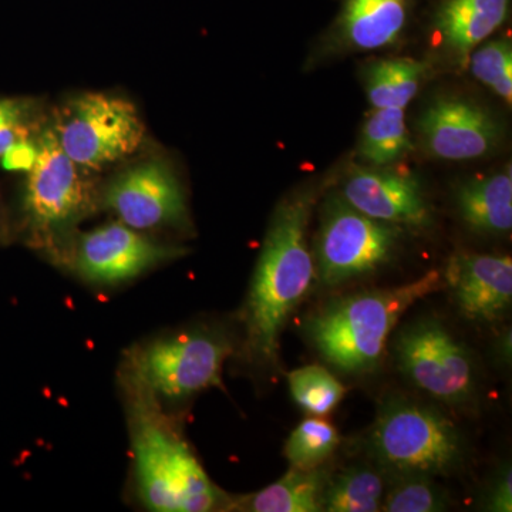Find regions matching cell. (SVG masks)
Segmentation results:
<instances>
[{"label":"cell","mask_w":512,"mask_h":512,"mask_svg":"<svg viewBox=\"0 0 512 512\" xmlns=\"http://www.w3.org/2000/svg\"><path fill=\"white\" fill-rule=\"evenodd\" d=\"M134 474L141 501L160 512L224 510L231 501L205 473L174 421L127 362L123 376Z\"/></svg>","instance_id":"2"},{"label":"cell","mask_w":512,"mask_h":512,"mask_svg":"<svg viewBox=\"0 0 512 512\" xmlns=\"http://www.w3.org/2000/svg\"><path fill=\"white\" fill-rule=\"evenodd\" d=\"M56 134L74 163L99 170L133 154L143 143L146 127L131 101L84 93L73 100Z\"/></svg>","instance_id":"7"},{"label":"cell","mask_w":512,"mask_h":512,"mask_svg":"<svg viewBox=\"0 0 512 512\" xmlns=\"http://www.w3.org/2000/svg\"><path fill=\"white\" fill-rule=\"evenodd\" d=\"M429 72L414 59H387L370 64L365 73L367 99L373 109H406Z\"/></svg>","instance_id":"19"},{"label":"cell","mask_w":512,"mask_h":512,"mask_svg":"<svg viewBox=\"0 0 512 512\" xmlns=\"http://www.w3.org/2000/svg\"><path fill=\"white\" fill-rule=\"evenodd\" d=\"M23 119L25 104L13 99L0 100V156L23 137Z\"/></svg>","instance_id":"26"},{"label":"cell","mask_w":512,"mask_h":512,"mask_svg":"<svg viewBox=\"0 0 512 512\" xmlns=\"http://www.w3.org/2000/svg\"><path fill=\"white\" fill-rule=\"evenodd\" d=\"M491 511L510 512L512 511V477L511 470L508 468L498 478L495 487L490 494V503H488Z\"/></svg>","instance_id":"28"},{"label":"cell","mask_w":512,"mask_h":512,"mask_svg":"<svg viewBox=\"0 0 512 512\" xmlns=\"http://www.w3.org/2000/svg\"><path fill=\"white\" fill-rule=\"evenodd\" d=\"M340 195L367 217L396 227L427 228L433 221L423 188L412 175L355 168Z\"/></svg>","instance_id":"13"},{"label":"cell","mask_w":512,"mask_h":512,"mask_svg":"<svg viewBox=\"0 0 512 512\" xmlns=\"http://www.w3.org/2000/svg\"><path fill=\"white\" fill-rule=\"evenodd\" d=\"M0 158V163L6 171L29 173L36 163L37 144L30 143L25 137L19 138Z\"/></svg>","instance_id":"27"},{"label":"cell","mask_w":512,"mask_h":512,"mask_svg":"<svg viewBox=\"0 0 512 512\" xmlns=\"http://www.w3.org/2000/svg\"><path fill=\"white\" fill-rule=\"evenodd\" d=\"M471 74L490 87L511 106L512 103V46L510 40H494L480 45L468 57Z\"/></svg>","instance_id":"24"},{"label":"cell","mask_w":512,"mask_h":512,"mask_svg":"<svg viewBox=\"0 0 512 512\" xmlns=\"http://www.w3.org/2000/svg\"><path fill=\"white\" fill-rule=\"evenodd\" d=\"M369 446L383 467L399 474L441 476L463 460L456 426L439 410L416 400L384 403L370 430Z\"/></svg>","instance_id":"4"},{"label":"cell","mask_w":512,"mask_h":512,"mask_svg":"<svg viewBox=\"0 0 512 512\" xmlns=\"http://www.w3.org/2000/svg\"><path fill=\"white\" fill-rule=\"evenodd\" d=\"M396 359L407 379L441 402L464 403L476 389L466 346L436 319H420L396 339Z\"/></svg>","instance_id":"8"},{"label":"cell","mask_w":512,"mask_h":512,"mask_svg":"<svg viewBox=\"0 0 512 512\" xmlns=\"http://www.w3.org/2000/svg\"><path fill=\"white\" fill-rule=\"evenodd\" d=\"M386 481L375 468H346L329 477L322 495V511L376 512L382 510Z\"/></svg>","instance_id":"20"},{"label":"cell","mask_w":512,"mask_h":512,"mask_svg":"<svg viewBox=\"0 0 512 512\" xmlns=\"http://www.w3.org/2000/svg\"><path fill=\"white\" fill-rule=\"evenodd\" d=\"M339 443V431L332 423L311 417L292 431L285 444V456L291 467L312 470L323 466Z\"/></svg>","instance_id":"23"},{"label":"cell","mask_w":512,"mask_h":512,"mask_svg":"<svg viewBox=\"0 0 512 512\" xmlns=\"http://www.w3.org/2000/svg\"><path fill=\"white\" fill-rule=\"evenodd\" d=\"M315 190L293 192L279 204L256 264L244 309V349L256 365L278 363L282 330L311 291L315 265L308 245Z\"/></svg>","instance_id":"1"},{"label":"cell","mask_w":512,"mask_h":512,"mask_svg":"<svg viewBox=\"0 0 512 512\" xmlns=\"http://www.w3.org/2000/svg\"><path fill=\"white\" fill-rule=\"evenodd\" d=\"M232 345L208 330H187L153 340L127 360L161 400L187 399L221 386L222 369Z\"/></svg>","instance_id":"5"},{"label":"cell","mask_w":512,"mask_h":512,"mask_svg":"<svg viewBox=\"0 0 512 512\" xmlns=\"http://www.w3.org/2000/svg\"><path fill=\"white\" fill-rule=\"evenodd\" d=\"M410 0H345L335 37L348 52L393 46L409 20Z\"/></svg>","instance_id":"16"},{"label":"cell","mask_w":512,"mask_h":512,"mask_svg":"<svg viewBox=\"0 0 512 512\" xmlns=\"http://www.w3.org/2000/svg\"><path fill=\"white\" fill-rule=\"evenodd\" d=\"M293 400L312 416H328L345 397L346 389L329 370L318 365L299 367L288 375Z\"/></svg>","instance_id":"22"},{"label":"cell","mask_w":512,"mask_h":512,"mask_svg":"<svg viewBox=\"0 0 512 512\" xmlns=\"http://www.w3.org/2000/svg\"><path fill=\"white\" fill-rule=\"evenodd\" d=\"M446 507V497L424 474H399L382 503V510L387 512H437Z\"/></svg>","instance_id":"25"},{"label":"cell","mask_w":512,"mask_h":512,"mask_svg":"<svg viewBox=\"0 0 512 512\" xmlns=\"http://www.w3.org/2000/svg\"><path fill=\"white\" fill-rule=\"evenodd\" d=\"M421 144L430 156L447 161L487 156L500 141V126L473 101L440 97L421 113Z\"/></svg>","instance_id":"12"},{"label":"cell","mask_w":512,"mask_h":512,"mask_svg":"<svg viewBox=\"0 0 512 512\" xmlns=\"http://www.w3.org/2000/svg\"><path fill=\"white\" fill-rule=\"evenodd\" d=\"M328 478L323 466L312 470L291 467L281 480L258 493L238 498L229 508L251 512L322 511V495Z\"/></svg>","instance_id":"18"},{"label":"cell","mask_w":512,"mask_h":512,"mask_svg":"<svg viewBox=\"0 0 512 512\" xmlns=\"http://www.w3.org/2000/svg\"><path fill=\"white\" fill-rule=\"evenodd\" d=\"M402 231L357 211L342 195H332L318 234L320 282L336 286L376 271L393 258Z\"/></svg>","instance_id":"6"},{"label":"cell","mask_w":512,"mask_h":512,"mask_svg":"<svg viewBox=\"0 0 512 512\" xmlns=\"http://www.w3.org/2000/svg\"><path fill=\"white\" fill-rule=\"evenodd\" d=\"M510 0H443L434 16V40L444 55L467 67L468 57L504 25Z\"/></svg>","instance_id":"15"},{"label":"cell","mask_w":512,"mask_h":512,"mask_svg":"<svg viewBox=\"0 0 512 512\" xmlns=\"http://www.w3.org/2000/svg\"><path fill=\"white\" fill-rule=\"evenodd\" d=\"M457 207L468 228L483 235H505L512 228L511 167L471 180L457 191Z\"/></svg>","instance_id":"17"},{"label":"cell","mask_w":512,"mask_h":512,"mask_svg":"<svg viewBox=\"0 0 512 512\" xmlns=\"http://www.w3.org/2000/svg\"><path fill=\"white\" fill-rule=\"evenodd\" d=\"M184 254L183 248L157 244L123 222H113L80 238L74 266L89 281L117 284Z\"/></svg>","instance_id":"11"},{"label":"cell","mask_w":512,"mask_h":512,"mask_svg":"<svg viewBox=\"0 0 512 512\" xmlns=\"http://www.w3.org/2000/svg\"><path fill=\"white\" fill-rule=\"evenodd\" d=\"M403 109H375L360 134L359 153L366 161L383 167L396 163L412 150Z\"/></svg>","instance_id":"21"},{"label":"cell","mask_w":512,"mask_h":512,"mask_svg":"<svg viewBox=\"0 0 512 512\" xmlns=\"http://www.w3.org/2000/svg\"><path fill=\"white\" fill-rule=\"evenodd\" d=\"M90 195L79 165L64 153L55 130L37 143V158L26 184L25 211L32 228L52 237L72 227L89 211Z\"/></svg>","instance_id":"9"},{"label":"cell","mask_w":512,"mask_h":512,"mask_svg":"<svg viewBox=\"0 0 512 512\" xmlns=\"http://www.w3.org/2000/svg\"><path fill=\"white\" fill-rule=\"evenodd\" d=\"M457 306L466 318L494 322L512 302L511 256L458 254L444 274Z\"/></svg>","instance_id":"14"},{"label":"cell","mask_w":512,"mask_h":512,"mask_svg":"<svg viewBox=\"0 0 512 512\" xmlns=\"http://www.w3.org/2000/svg\"><path fill=\"white\" fill-rule=\"evenodd\" d=\"M443 288V275L429 271L409 284L333 299L308 319L306 335L320 356L340 372H373L404 313Z\"/></svg>","instance_id":"3"},{"label":"cell","mask_w":512,"mask_h":512,"mask_svg":"<svg viewBox=\"0 0 512 512\" xmlns=\"http://www.w3.org/2000/svg\"><path fill=\"white\" fill-rule=\"evenodd\" d=\"M104 202L120 222L136 231L187 221L183 187L164 161L128 168L111 181Z\"/></svg>","instance_id":"10"}]
</instances>
